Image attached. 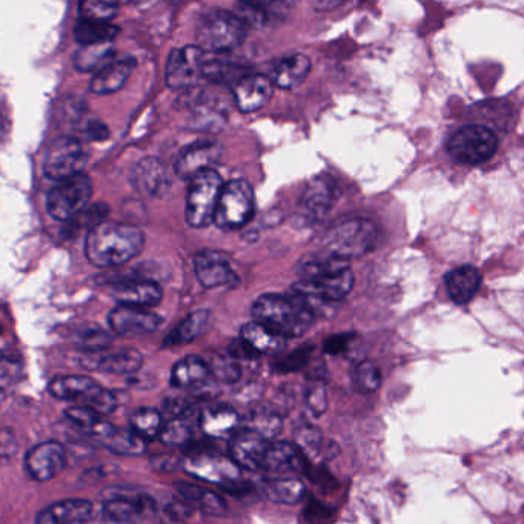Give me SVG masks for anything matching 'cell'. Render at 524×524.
Segmentation results:
<instances>
[{
	"instance_id": "obj_47",
	"label": "cell",
	"mask_w": 524,
	"mask_h": 524,
	"mask_svg": "<svg viewBox=\"0 0 524 524\" xmlns=\"http://www.w3.org/2000/svg\"><path fill=\"white\" fill-rule=\"evenodd\" d=\"M305 402L316 417L325 414L328 409V394L322 379H311L305 391Z\"/></svg>"
},
{
	"instance_id": "obj_43",
	"label": "cell",
	"mask_w": 524,
	"mask_h": 524,
	"mask_svg": "<svg viewBox=\"0 0 524 524\" xmlns=\"http://www.w3.org/2000/svg\"><path fill=\"white\" fill-rule=\"evenodd\" d=\"M160 440L165 445L185 448L190 446L194 440L193 426L190 425V418H170L168 423L163 426Z\"/></svg>"
},
{
	"instance_id": "obj_40",
	"label": "cell",
	"mask_w": 524,
	"mask_h": 524,
	"mask_svg": "<svg viewBox=\"0 0 524 524\" xmlns=\"http://www.w3.org/2000/svg\"><path fill=\"white\" fill-rule=\"evenodd\" d=\"M163 418L157 409L140 408L130 417V429L142 440H154L160 437L163 429Z\"/></svg>"
},
{
	"instance_id": "obj_4",
	"label": "cell",
	"mask_w": 524,
	"mask_h": 524,
	"mask_svg": "<svg viewBox=\"0 0 524 524\" xmlns=\"http://www.w3.org/2000/svg\"><path fill=\"white\" fill-rule=\"evenodd\" d=\"M380 229L372 220L351 217L340 220L323 237V248L329 256L342 260L360 259L374 251L379 243Z\"/></svg>"
},
{
	"instance_id": "obj_48",
	"label": "cell",
	"mask_w": 524,
	"mask_h": 524,
	"mask_svg": "<svg viewBox=\"0 0 524 524\" xmlns=\"http://www.w3.org/2000/svg\"><path fill=\"white\" fill-rule=\"evenodd\" d=\"M80 17L85 19L102 20V22H111L116 17L119 4L114 2H93L87 0L79 5Z\"/></svg>"
},
{
	"instance_id": "obj_8",
	"label": "cell",
	"mask_w": 524,
	"mask_h": 524,
	"mask_svg": "<svg viewBox=\"0 0 524 524\" xmlns=\"http://www.w3.org/2000/svg\"><path fill=\"white\" fill-rule=\"evenodd\" d=\"M223 186L225 183L222 177L214 170L190 180V188L186 194V222L194 228H205L214 223Z\"/></svg>"
},
{
	"instance_id": "obj_19",
	"label": "cell",
	"mask_w": 524,
	"mask_h": 524,
	"mask_svg": "<svg viewBox=\"0 0 524 524\" xmlns=\"http://www.w3.org/2000/svg\"><path fill=\"white\" fill-rule=\"evenodd\" d=\"M269 446H271L269 440L245 428L231 437L229 457L240 469L259 471L265 465Z\"/></svg>"
},
{
	"instance_id": "obj_55",
	"label": "cell",
	"mask_w": 524,
	"mask_h": 524,
	"mask_svg": "<svg viewBox=\"0 0 524 524\" xmlns=\"http://www.w3.org/2000/svg\"><path fill=\"white\" fill-rule=\"evenodd\" d=\"M331 514V509L326 508L322 503H316V501L306 509V515H308L311 523H328Z\"/></svg>"
},
{
	"instance_id": "obj_52",
	"label": "cell",
	"mask_w": 524,
	"mask_h": 524,
	"mask_svg": "<svg viewBox=\"0 0 524 524\" xmlns=\"http://www.w3.org/2000/svg\"><path fill=\"white\" fill-rule=\"evenodd\" d=\"M151 465H153L156 471L171 472L176 471V469H183L185 460L176 457V455H159V457H154L153 460H151Z\"/></svg>"
},
{
	"instance_id": "obj_24",
	"label": "cell",
	"mask_w": 524,
	"mask_h": 524,
	"mask_svg": "<svg viewBox=\"0 0 524 524\" xmlns=\"http://www.w3.org/2000/svg\"><path fill=\"white\" fill-rule=\"evenodd\" d=\"M311 73V60L303 53H291L277 59L269 71L274 87L296 90Z\"/></svg>"
},
{
	"instance_id": "obj_5",
	"label": "cell",
	"mask_w": 524,
	"mask_h": 524,
	"mask_svg": "<svg viewBox=\"0 0 524 524\" xmlns=\"http://www.w3.org/2000/svg\"><path fill=\"white\" fill-rule=\"evenodd\" d=\"M248 36V24L237 13L206 11L197 24V45L205 53L222 54L236 50Z\"/></svg>"
},
{
	"instance_id": "obj_49",
	"label": "cell",
	"mask_w": 524,
	"mask_h": 524,
	"mask_svg": "<svg viewBox=\"0 0 524 524\" xmlns=\"http://www.w3.org/2000/svg\"><path fill=\"white\" fill-rule=\"evenodd\" d=\"M312 351H314L312 346H302V348L296 349V351L286 355L285 359L279 360L276 366H274V369L280 372V374L302 371V369L308 365L309 360H311Z\"/></svg>"
},
{
	"instance_id": "obj_18",
	"label": "cell",
	"mask_w": 524,
	"mask_h": 524,
	"mask_svg": "<svg viewBox=\"0 0 524 524\" xmlns=\"http://www.w3.org/2000/svg\"><path fill=\"white\" fill-rule=\"evenodd\" d=\"M131 183H133L134 190L142 196L159 199L170 190V170L162 160L156 157H145L134 166Z\"/></svg>"
},
{
	"instance_id": "obj_56",
	"label": "cell",
	"mask_w": 524,
	"mask_h": 524,
	"mask_svg": "<svg viewBox=\"0 0 524 524\" xmlns=\"http://www.w3.org/2000/svg\"><path fill=\"white\" fill-rule=\"evenodd\" d=\"M88 137L94 142H103L110 137V130H108L105 123L100 122V120H90L87 125Z\"/></svg>"
},
{
	"instance_id": "obj_30",
	"label": "cell",
	"mask_w": 524,
	"mask_h": 524,
	"mask_svg": "<svg viewBox=\"0 0 524 524\" xmlns=\"http://www.w3.org/2000/svg\"><path fill=\"white\" fill-rule=\"evenodd\" d=\"M134 68V59L114 60L113 64L107 65L91 77L90 90L94 94L116 93L130 79Z\"/></svg>"
},
{
	"instance_id": "obj_39",
	"label": "cell",
	"mask_w": 524,
	"mask_h": 524,
	"mask_svg": "<svg viewBox=\"0 0 524 524\" xmlns=\"http://www.w3.org/2000/svg\"><path fill=\"white\" fill-rule=\"evenodd\" d=\"M282 428V415L269 408V406H259L246 418V429L262 435L269 442L282 432Z\"/></svg>"
},
{
	"instance_id": "obj_17",
	"label": "cell",
	"mask_w": 524,
	"mask_h": 524,
	"mask_svg": "<svg viewBox=\"0 0 524 524\" xmlns=\"http://www.w3.org/2000/svg\"><path fill=\"white\" fill-rule=\"evenodd\" d=\"M156 503L153 498L137 491H125V489H116L110 492V498L105 503V517L113 523H133L139 520L146 512H154Z\"/></svg>"
},
{
	"instance_id": "obj_2",
	"label": "cell",
	"mask_w": 524,
	"mask_h": 524,
	"mask_svg": "<svg viewBox=\"0 0 524 524\" xmlns=\"http://www.w3.org/2000/svg\"><path fill=\"white\" fill-rule=\"evenodd\" d=\"M300 282L296 288L328 303L345 299L354 288V272L348 260L339 257H306L297 266Z\"/></svg>"
},
{
	"instance_id": "obj_27",
	"label": "cell",
	"mask_w": 524,
	"mask_h": 524,
	"mask_svg": "<svg viewBox=\"0 0 524 524\" xmlns=\"http://www.w3.org/2000/svg\"><path fill=\"white\" fill-rule=\"evenodd\" d=\"M337 196V186L329 177H317L306 186L302 209L311 219H322L331 211Z\"/></svg>"
},
{
	"instance_id": "obj_57",
	"label": "cell",
	"mask_w": 524,
	"mask_h": 524,
	"mask_svg": "<svg viewBox=\"0 0 524 524\" xmlns=\"http://www.w3.org/2000/svg\"><path fill=\"white\" fill-rule=\"evenodd\" d=\"M340 2H332V4H317L316 7L320 8V10H325V8H335L339 7Z\"/></svg>"
},
{
	"instance_id": "obj_26",
	"label": "cell",
	"mask_w": 524,
	"mask_h": 524,
	"mask_svg": "<svg viewBox=\"0 0 524 524\" xmlns=\"http://www.w3.org/2000/svg\"><path fill=\"white\" fill-rule=\"evenodd\" d=\"M93 515V505L83 498H67L39 512L36 524H82Z\"/></svg>"
},
{
	"instance_id": "obj_53",
	"label": "cell",
	"mask_w": 524,
	"mask_h": 524,
	"mask_svg": "<svg viewBox=\"0 0 524 524\" xmlns=\"http://www.w3.org/2000/svg\"><path fill=\"white\" fill-rule=\"evenodd\" d=\"M351 340L352 334L332 335V337H329V339L326 340L325 345H323V349H325L326 354H343V352L348 349Z\"/></svg>"
},
{
	"instance_id": "obj_13",
	"label": "cell",
	"mask_w": 524,
	"mask_h": 524,
	"mask_svg": "<svg viewBox=\"0 0 524 524\" xmlns=\"http://www.w3.org/2000/svg\"><path fill=\"white\" fill-rule=\"evenodd\" d=\"M188 474L199 480L208 481L213 485L237 486L240 480V468L231 458L222 457L217 454H194L190 458H185L183 465Z\"/></svg>"
},
{
	"instance_id": "obj_22",
	"label": "cell",
	"mask_w": 524,
	"mask_h": 524,
	"mask_svg": "<svg viewBox=\"0 0 524 524\" xmlns=\"http://www.w3.org/2000/svg\"><path fill=\"white\" fill-rule=\"evenodd\" d=\"M111 296L119 305L153 308L162 302V288L151 280H125L111 286Z\"/></svg>"
},
{
	"instance_id": "obj_51",
	"label": "cell",
	"mask_w": 524,
	"mask_h": 524,
	"mask_svg": "<svg viewBox=\"0 0 524 524\" xmlns=\"http://www.w3.org/2000/svg\"><path fill=\"white\" fill-rule=\"evenodd\" d=\"M196 411L193 400L186 397L168 398L165 402V412L170 418H190Z\"/></svg>"
},
{
	"instance_id": "obj_44",
	"label": "cell",
	"mask_w": 524,
	"mask_h": 524,
	"mask_svg": "<svg viewBox=\"0 0 524 524\" xmlns=\"http://www.w3.org/2000/svg\"><path fill=\"white\" fill-rule=\"evenodd\" d=\"M209 366V372L217 382L231 383L239 382L242 377V368L231 355L211 354L205 359Z\"/></svg>"
},
{
	"instance_id": "obj_21",
	"label": "cell",
	"mask_w": 524,
	"mask_h": 524,
	"mask_svg": "<svg viewBox=\"0 0 524 524\" xmlns=\"http://www.w3.org/2000/svg\"><path fill=\"white\" fill-rule=\"evenodd\" d=\"M274 94V83L269 76L248 74L234 87V100L242 113H256L268 105Z\"/></svg>"
},
{
	"instance_id": "obj_25",
	"label": "cell",
	"mask_w": 524,
	"mask_h": 524,
	"mask_svg": "<svg viewBox=\"0 0 524 524\" xmlns=\"http://www.w3.org/2000/svg\"><path fill=\"white\" fill-rule=\"evenodd\" d=\"M263 471L271 474H305L308 471V457L296 443L276 442L269 446Z\"/></svg>"
},
{
	"instance_id": "obj_10",
	"label": "cell",
	"mask_w": 524,
	"mask_h": 524,
	"mask_svg": "<svg viewBox=\"0 0 524 524\" xmlns=\"http://www.w3.org/2000/svg\"><path fill=\"white\" fill-rule=\"evenodd\" d=\"M88 151L79 139L59 136L51 140L44 157V173L48 179L62 182L83 173Z\"/></svg>"
},
{
	"instance_id": "obj_33",
	"label": "cell",
	"mask_w": 524,
	"mask_h": 524,
	"mask_svg": "<svg viewBox=\"0 0 524 524\" xmlns=\"http://www.w3.org/2000/svg\"><path fill=\"white\" fill-rule=\"evenodd\" d=\"M176 491L186 505L199 509L203 514L222 515L228 509L226 501L219 494L202 488V486L190 485V483L179 481V483H176Z\"/></svg>"
},
{
	"instance_id": "obj_11",
	"label": "cell",
	"mask_w": 524,
	"mask_h": 524,
	"mask_svg": "<svg viewBox=\"0 0 524 524\" xmlns=\"http://www.w3.org/2000/svg\"><path fill=\"white\" fill-rule=\"evenodd\" d=\"M254 209L256 203L251 185L243 179L231 180L223 186L214 223L226 231L242 228L253 219Z\"/></svg>"
},
{
	"instance_id": "obj_41",
	"label": "cell",
	"mask_w": 524,
	"mask_h": 524,
	"mask_svg": "<svg viewBox=\"0 0 524 524\" xmlns=\"http://www.w3.org/2000/svg\"><path fill=\"white\" fill-rule=\"evenodd\" d=\"M248 76L245 71V67L240 64H234L233 60L214 59L206 60L205 73L203 77L216 83H233V87H236L237 83Z\"/></svg>"
},
{
	"instance_id": "obj_6",
	"label": "cell",
	"mask_w": 524,
	"mask_h": 524,
	"mask_svg": "<svg viewBox=\"0 0 524 524\" xmlns=\"http://www.w3.org/2000/svg\"><path fill=\"white\" fill-rule=\"evenodd\" d=\"M48 392L57 400L79 403V406L93 409L103 417L111 414L117 406L116 397L88 375L56 377L48 385Z\"/></svg>"
},
{
	"instance_id": "obj_35",
	"label": "cell",
	"mask_w": 524,
	"mask_h": 524,
	"mask_svg": "<svg viewBox=\"0 0 524 524\" xmlns=\"http://www.w3.org/2000/svg\"><path fill=\"white\" fill-rule=\"evenodd\" d=\"M240 339L245 340L259 355H276L286 346V339L259 322H249L243 325Z\"/></svg>"
},
{
	"instance_id": "obj_58",
	"label": "cell",
	"mask_w": 524,
	"mask_h": 524,
	"mask_svg": "<svg viewBox=\"0 0 524 524\" xmlns=\"http://www.w3.org/2000/svg\"><path fill=\"white\" fill-rule=\"evenodd\" d=\"M160 524H185V521L173 520V518H166L165 521H162Z\"/></svg>"
},
{
	"instance_id": "obj_1",
	"label": "cell",
	"mask_w": 524,
	"mask_h": 524,
	"mask_svg": "<svg viewBox=\"0 0 524 524\" xmlns=\"http://www.w3.org/2000/svg\"><path fill=\"white\" fill-rule=\"evenodd\" d=\"M145 248V236L137 226L105 222L94 226L85 239V257L96 268H114L136 259Z\"/></svg>"
},
{
	"instance_id": "obj_28",
	"label": "cell",
	"mask_w": 524,
	"mask_h": 524,
	"mask_svg": "<svg viewBox=\"0 0 524 524\" xmlns=\"http://www.w3.org/2000/svg\"><path fill=\"white\" fill-rule=\"evenodd\" d=\"M143 365V355L136 349H122L110 354H93L91 359L85 360V366L94 371L108 372V374L127 375L139 371Z\"/></svg>"
},
{
	"instance_id": "obj_12",
	"label": "cell",
	"mask_w": 524,
	"mask_h": 524,
	"mask_svg": "<svg viewBox=\"0 0 524 524\" xmlns=\"http://www.w3.org/2000/svg\"><path fill=\"white\" fill-rule=\"evenodd\" d=\"M206 60H208V53H205L199 45H188L171 51L165 68L168 87L173 90L196 87L200 79H205L203 73H205Z\"/></svg>"
},
{
	"instance_id": "obj_31",
	"label": "cell",
	"mask_w": 524,
	"mask_h": 524,
	"mask_svg": "<svg viewBox=\"0 0 524 524\" xmlns=\"http://www.w3.org/2000/svg\"><path fill=\"white\" fill-rule=\"evenodd\" d=\"M449 297L457 305H466L474 299L481 286V274L475 266L465 265L446 276Z\"/></svg>"
},
{
	"instance_id": "obj_36",
	"label": "cell",
	"mask_w": 524,
	"mask_h": 524,
	"mask_svg": "<svg viewBox=\"0 0 524 524\" xmlns=\"http://www.w3.org/2000/svg\"><path fill=\"white\" fill-rule=\"evenodd\" d=\"M119 31V27H116L113 22L85 19V17H80L77 24L74 25V37L82 47H85V45L111 44Z\"/></svg>"
},
{
	"instance_id": "obj_16",
	"label": "cell",
	"mask_w": 524,
	"mask_h": 524,
	"mask_svg": "<svg viewBox=\"0 0 524 524\" xmlns=\"http://www.w3.org/2000/svg\"><path fill=\"white\" fill-rule=\"evenodd\" d=\"M67 465V452L59 442H44L34 446L25 455V469L36 481L53 480L64 471Z\"/></svg>"
},
{
	"instance_id": "obj_15",
	"label": "cell",
	"mask_w": 524,
	"mask_h": 524,
	"mask_svg": "<svg viewBox=\"0 0 524 524\" xmlns=\"http://www.w3.org/2000/svg\"><path fill=\"white\" fill-rule=\"evenodd\" d=\"M162 319L156 312L145 308H134V306L117 305L108 314V325L111 331L120 337H139V335L150 334L159 328Z\"/></svg>"
},
{
	"instance_id": "obj_20",
	"label": "cell",
	"mask_w": 524,
	"mask_h": 524,
	"mask_svg": "<svg viewBox=\"0 0 524 524\" xmlns=\"http://www.w3.org/2000/svg\"><path fill=\"white\" fill-rule=\"evenodd\" d=\"M194 271L197 280L205 288L236 285L239 282L236 271L225 257L216 251H202L194 257Z\"/></svg>"
},
{
	"instance_id": "obj_42",
	"label": "cell",
	"mask_w": 524,
	"mask_h": 524,
	"mask_svg": "<svg viewBox=\"0 0 524 524\" xmlns=\"http://www.w3.org/2000/svg\"><path fill=\"white\" fill-rule=\"evenodd\" d=\"M351 382L355 391L360 394H374L382 385V372L375 363L360 362L352 368Z\"/></svg>"
},
{
	"instance_id": "obj_32",
	"label": "cell",
	"mask_w": 524,
	"mask_h": 524,
	"mask_svg": "<svg viewBox=\"0 0 524 524\" xmlns=\"http://www.w3.org/2000/svg\"><path fill=\"white\" fill-rule=\"evenodd\" d=\"M209 366L205 359L190 355L185 359L179 360L171 371L170 385L176 389H193L199 388L203 383L208 382Z\"/></svg>"
},
{
	"instance_id": "obj_45",
	"label": "cell",
	"mask_w": 524,
	"mask_h": 524,
	"mask_svg": "<svg viewBox=\"0 0 524 524\" xmlns=\"http://www.w3.org/2000/svg\"><path fill=\"white\" fill-rule=\"evenodd\" d=\"M65 415L79 431L90 435V437H93L94 432L99 429V426L105 420L103 415L97 414L93 409L83 408V406H74V408L67 409Z\"/></svg>"
},
{
	"instance_id": "obj_38",
	"label": "cell",
	"mask_w": 524,
	"mask_h": 524,
	"mask_svg": "<svg viewBox=\"0 0 524 524\" xmlns=\"http://www.w3.org/2000/svg\"><path fill=\"white\" fill-rule=\"evenodd\" d=\"M114 48L111 44L85 45L73 57V65L82 73H94L114 62Z\"/></svg>"
},
{
	"instance_id": "obj_23",
	"label": "cell",
	"mask_w": 524,
	"mask_h": 524,
	"mask_svg": "<svg viewBox=\"0 0 524 524\" xmlns=\"http://www.w3.org/2000/svg\"><path fill=\"white\" fill-rule=\"evenodd\" d=\"M93 438L103 448L122 457H139L146 451V442L139 435L134 434L131 429L117 428L108 420L100 425Z\"/></svg>"
},
{
	"instance_id": "obj_46",
	"label": "cell",
	"mask_w": 524,
	"mask_h": 524,
	"mask_svg": "<svg viewBox=\"0 0 524 524\" xmlns=\"http://www.w3.org/2000/svg\"><path fill=\"white\" fill-rule=\"evenodd\" d=\"M111 343H113L111 334L100 328L85 329L77 337V346L88 354H100V352L110 348Z\"/></svg>"
},
{
	"instance_id": "obj_9",
	"label": "cell",
	"mask_w": 524,
	"mask_h": 524,
	"mask_svg": "<svg viewBox=\"0 0 524 524\" xmlns=\"http://www.w3.org/2000/svg\"><path fill=\"white\" fill-rule=\"evenodd\" d=\"M93 196V183L82 173L57 182L47 196V211L53 219L68 223L88 208Z\"/></svg>"
},
{
	"instance_id": "obj_34",
	"label": "cell",
	"mask_w": 524,
	"mask_h": 524,
	"mask_svg": "<svg viewBox=\"0 0 524 524\" xmlns=\"http://www.w3.org/2000/svg\"><path fill=\"white\" fill-rule=\"evenodd\" d=\"M262 492L269 501L277 505L292 506L303 501L306 488L296 477L268 478L262 483Z\"/></svg>"
},
{
	"instance_id": "obj_50",
	"label": "cell",
	"mask_w": 524,
	"mask_h": 524,
	"mask_svg": "<svg viewBox=\"0 0 524 524\" xmlns=\"http://www.w3.org/2000/svg\"><path fill=\"white\" fill-rule=\"evenodd\" d=\"M322 432L314 426H303L299 432H297L296 445L302 449L303 454L306 457H312L317 455L322 449Z\"/></svg>"
},
{
	"instance_id": "obj_3",
	"label": "cell",
	"mask_w": 524,
	"mask_h": 524,
	"mask_svg": "<svg viewBox=\"0 0 524 524\" xmlns=\"http://www.w3.org/2000/svg\"><path fill=\"white\" fill-rule=\"evenodd\" d=\"M254 322L279 334L283 339L302 337L316 320L314 312L294 294H265L253 305Z\"/></svg>"
},
{
	"instance_id": "obj_14",
	"label": "cell",
	"mask_w": 524,
	"mask_h": 524,
	"mask_svg": "<svg viewBox=\"0 0 524 524\" xmlns=\"http://www.w3.org/2000/svg\"><path fill=\"white\" fill-rule=\"evenodd\" d=\"M223 146L216 140H200L185 146L174 162V171L183 180H193L194 177L214 170L220 162Z\"/></svg>"
},
{
	"instance_id": "obj_37",
	"label": "cell",
	"mask_w": 524,
	"mask_h": 524,
	"mask_svg": "<svg viewBox=\"0 0 524 524\" xmlns=\"http://www.w3.org/2000/svg\"><path fill=\"white\" fill-rule=\"evenodd\" d=\"M209 323V311L199 309L191 312L170 334L166 335L163 346H179L183 343H190L203 334Z\"/></svg>"
},
{
	"instance_id": "obj_7",
	"label": "cell",
	"mask_w": 524,
	"mask_h": 524,
	"mask_svg": "<svg viewBox=\"0 0 524 524\" xmlns=\"http://www.w3.org/2000/svg\"><path fill=\"white\" fill-rule=\"evenodd\" d=\"M500 137L488 125H466L458 128L446 140V150L455 162L480 165L497 153Z\"/></svg>"
},
{
	"instance_id": "obj_29",
	"label": "cell",
	"mask_w": 524,
	"mask_h": 524,
	"mask_svg": "<svg viewBox=\"0 0 524 524\" xmlns=\"http://www.w3.org/2000/svg\"><path fill=\"white\" fill-rule=\"evenodd\" d=\"M240 417L229 406H214L200 415V428L209 438L234 437L239 432Z\"/></svg>"
},
{
	"instance_id": "obj_54",
	"label": "cell",
	"mask_w": 524,
	"mask_h": 524,
	"mask_svg": "<svg viewBox=\"0 0 524 524\" xmlns=\"http://www.w3.org/2000/svg\"><path fill=\"white\" fill-rule=\"evenodd\" d=\"M228 354L236 360H254L259 357V354L242 339L234 340V342L229 345Z\"/></svg>"
}]
</instances>
